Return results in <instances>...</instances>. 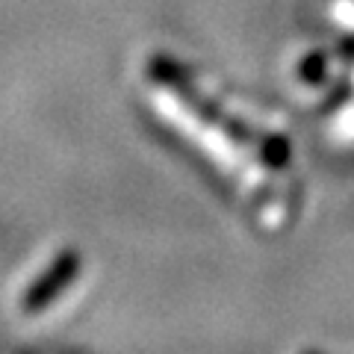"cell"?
Here are the masks:
<instances>
[{
  "label": "cell",
  "instance_id": "1",
  "mask_svg": "<svg viewBox=\"0 0 354 354\" xmlns=\"http://www.w3.org/2000/svg\"><path fill=\"white\" fill-rule=\"evenodd\" d=\"M151 77H153L157 83L169 86L186 106L195 109V115H201V121L218 127L227 139H234L236 145L254 148L266 162L272 165V169H283V165H286V142H281V139H269V142L260 139V142H257V136H254V133H251L245 124H239L234 115L221 113L218 104L201 97V92H198V88H195L189 80H186V74L180 71V65H174L169 57H153V59H151Z\"/></svg>",
  "mask_w": 354,
  "mask_h": 354
},
{
  "label": "cell",
  "instance_id": "2",
  "mask_svg": "<svg viewBox=\"0 0 354 354\" xmlns=\"http://www.w3.org/2000/svg\"><path fill=\"white\" fill-rule=\"evenodd\" d=\"M80 251L74 248H65L57 254V260H53L48 269H44L36 281L30 283V290L24 292L21 298V307H24V313H41V310H48V304H53L57 298L68 290V286L77 281V274H80Z\"/></svg>",
  "mask_w": 354,
  "mask_h": 354
},
{
  "label": "cell",
  "instance_id": "3",
  "mask_svg": "<svg viewBox=\"0 0 354 354\" xmlns=\"http://www.w3.org/2000/svg\"><path fill=\"white\" fill-rule=\"evenodd\" d=\"M328 74V57L325 53H310V57L298 65V77H301L304 83H322Z\"/></svg>",
  "mask_w": 354,
  "mask_h": 354
}]
</instances>
